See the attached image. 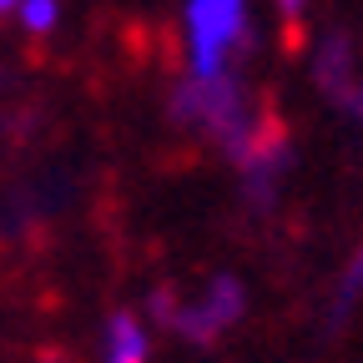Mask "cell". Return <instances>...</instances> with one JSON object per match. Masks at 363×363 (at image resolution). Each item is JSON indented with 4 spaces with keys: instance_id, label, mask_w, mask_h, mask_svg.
Masks as SVG:
<instances>
[{
    "instance_id": "7",
    "label": "cell",
    "mask_w": 363,
    "mask_h": 363,
    "mask_svg": "<svg viewBox=\"0 0 363 363\" xmlns=\"http://www.w3.org/2000/svg\"><path fill=\"white\" fill-rule=\"evenodd\" d=\"M358 298H363V252L348 262V272H343V283H338V298H333L328 318H333V323H348V313H353Z\"/></svg>"
},
{
    "instance_id": "9",
    "label": "cell",
    "mask_w": 363,
    "mask_h": 363,
    "mask_svg": "<svg viewBox=\"0 0 363 363\" xmlns=\"http://www.w3.org/2000/svg\"><path fill=\"white\" fill-rule=\"evenodd\" d=\"M348 111H358V116H363V76H358V86H353V96H348Z\"/></svg>"
},
{
    "instance_id": "6",
    "label": "cell",
    "mask_w": 363,
    "mask_h": 363,
    "mask_svg": "<svg viewBox=\"0 0 363 363\" xmlns=\"http://www.w3.org/2000/svg\"><path fill=\"white\" fill-rule=\"evenodd\" d=\"M16 21H21L26 35H51L61 26V0H21Z\"/></svg>"
},
{
    "instance_id": "1",
    "label": "cell",
    "mask_w": 363,
    "mask_h": 363,
    "mask_svg": "<svg viewBox=\"0 0 363 363\" xmlns=\"http://www.w3.org/2000/svg\"><path fill=\"white\" fill-rule=\"evenodd\" d=\"M182 45H187V76L212 81L227 76L247 45V0H187L182 6Z\"/></svg>"
},
{
    "instance_id": "5",
    "label": "cell",
    "mask_w": 363,
    "mask_h": 363,
    "mask_svg": "<svg viewBox=\"0 0 363 363\" xmlns=\"http://www.w3.org/2000/svg\"><path fill=\"white\" fill-rule=\"evenodd\" d=\"M318 81H323L333 96L348 106V96H353V86H358V76H353V51H348V40L343 35H333L323 51H318Z\"/></svg>"
},
{
    "instance_id": "2",
    "label": "cell",
    "mask_w": 363,
    "mask_h": 363,
    "mask_svg": "<svg viewBox=\"0 0 363 363\" xmlns=\"http://www.w3.org/2000/svg\"><path fill=\"white\" fill-rule=\"evenodd\" d=\"M172 111L182 116V121H192V126H202V131H212L217 142L233 152V162L247 152V142H252V121H247V101H242V81L227 71V76H212V81H197V76H187L177 86V96H172Z\"/></svg>"
},
{
    "instance_id": "10",
    "label": "cell",
    "mask_w": 363,
    "mask_h": 363,
    "mask_svg": "<svg viewBox=\"0 0 363 363\" xmlns=\"http://www.w3.org/2000/svg\"><path fill=\"white\" fill-rule=\"evenodd\" d=\"M21 11V0H0V16H16Z\"/></svg>"
},
{
    "instance_id": "4",
    "label": "cell",
    "mask_w": 363,
    "mask_h": 363,
    "mask_svg": "<svg viewBox=\"0 0 363 363\" xmlns=\"http://www.w3.org/2000/svg\"><path fill=\"white\" fill-rule=\"evenodd\" d=\"M101 358L106 363H147L152 358V338H147V323L131 313H116L106 333H101Z\"/></svg>"
},
{
    "instance_id": "3",
    "label": "cell",
    "mask_w": 363,
    "mask_h": 363,
    "mask_svg": "<svg viewBox=\"0 0 363 363\" xmlns=\"http://www.w3.org/2000/svg\"><path fill=\"white\" fill-rule=\"evenodd\" d=\"M242 308H247V298H242V283H238V278H217V283H212L197 303H187V308H182L172 293H157V298H152V313L167 318V323H172L182 338H192V343L217 338L222 328H233L238 318H242Z\"/></svg>"
},
{
    "instance_id": "8",
    "label": "cell",
    "mask_w": 363,
    "mask_h": 363,
    "mask_svg": "<svg viewBox=\"0 0 363 363\" xmlns=\"http://www.w3.org/2000/svg\"><path fill=\"white\" fill-rule=\"evenodd\" d=\"M278 6H283V16H303V11L313 6V0H278Z\"/></svg>"
}]
</instances>
